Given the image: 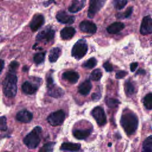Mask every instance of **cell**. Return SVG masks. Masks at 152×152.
Returning a JSON list of instances; mask_svg holds the SVG:
<instances>
[{"instance_id": "1", "label": "cell", "mask_w": 152, "mask_h": 152, "mask_svg": "<svg viewBox=\"0 0 152 152\" xmlns=\"http://www.w3.org/2000/svg\"><path fill=\"white\" fill-rule=\"evenodd\" d=\"M138 124L137 116L131 112H125L121 116V124L128 135H132L135 132Z\"/></svg>"}, {"instance_id": "2", "label": "cell", "mask_w": 152, "mask_h": 152, "mask_svg": "<svg viewBox=\"0 0 152 152\" xmlns=\"http://www.w3.org/2000/svg\"><path fill=\"white\" fill-rule=\"evenodd\" d=\"M17 77L15 72H10L6 75L2 85L3 91L8 97H14L17 91Z\"/></svg>"}, {"instance_id": "3", "label": "cell", "mask_w": 152, "mask_h": 152, "mask_svg": "<svg viewBox=\"0 0 152 152\" xmlns=\"http://www.w3.org/2000/svg\"><path fill=\"white\" fill-rule=\"evenodd\" d=\"M42 132V128L40 126H36L30 133H28L24 138V144L30 149L36 148L40 143V135Z\"/></svg>"}, {"instance_id": "4", "label": "cell", "mask_w": 152, "mask_h": 152, "mask_svg": "<svg viewBox=\"0 0 152 152\" xmlns=\"http://www.w3.org/2000/svg\"><path fill=\"white\" fill-rule=\"evenodd\" d=\"M87 45L86 42L84 39H80L78 40L71 50L72 56L77 59L82 58L87 53Z\"/></svg>"}, {"instance_id": "5", "label": "cell", "mask_w": 152, "mask_h": 152, "mask_svg": "<svg viewBox=\"0 0 152 152\" xmlns=\"http://www.w3.org/2000/svg\"><path fill=\"white\" fill-rule=\"evenodd\" d=\"M65 118V114L62 110H59L50 113L47 118L48 122L52 126L61 125Z\"/></svg>"}, {"instance_id": "6", "label": "cell", "mask_w": 152, "mask_h": 152, "mask_svg": "<svg viewBox=\"0 0 152 152\" xmlns=\"http://www.w3.org/2000/svg\"><path fill=\"white\" fill-rule=\"evenodd\" d=\"M106 0H90L87 16L92 18L103 7Z\"/></svg>"}, {"instance_id": "7", "label": "cell", "mask_w": 152, "mask_h": 152, "mask_svg": "<svg viewBox=\"0 0 152 152\" xmlns=\"http://www.w3.org/2000/svg\"><path fill=\"white\" fill-rule=\"evenodd\" d=\"M91 115L99 126H103L106 123V116L103 109L100 106L94 107L91 112Z\"/></svg>"}, {"instance_id": "8", "label": "cell", "mask_w": 152, "mask_h": 152, "mask_svg": "<svg viewBox=\"0 0 152 152\" xmlns=\"http://www.w3.org/2000/svg\"><path fill=\"white\" fill-rule=\"evenodd\" d=\"M55 36V31L51 28L46 27L40 31L36 36V40L49 42L52 40Z\"/></svg>"}, {"instance_id": "9", "label": "cell", "mask_w": 152, "mask_h": 152, "mask_svg": "<svg viewBox=\"0 0 152 152\" xmlns=\"http://www.w3.org/2000/svg\"><path fill=\"white\" fill-rule=\"evenodd\" d=\"M140 33L143 35L152 33V18L150 16L147 15L143 18L140 27Z\"/></svg>"}, {"instance_id": "10", "label": "cell", "mask_w": 152, "mask_h": 152, "mask_svg": "<svg viewBox=\"0 0 152 152\" xmlns=\"http://www.w3.org/2000/svg\"><path fill=\"white\" fill-rule=\"evenodd\" d=\"M44 23V17L41 14H36L31 20L30 23V27L33 31H36L43 25Z\"/></svg>"}, {"instance_id": "11", "label": "cell", "mask_w": 152, "mask_h": 152, "mask_svg": "<svg viewBox=\"0 0 152 152\" xmlns=\"http://www.w3.org/2000/svg\"><path fill=\"white\" fill-rule=\"evenodd\" d=\"M56 20L62 24H72L75 21V17L72 15H69L65 11H59L56 15Z\"/></svg>"}, {"instance_id": "12", "label": "cell", "mask_w": 152, "mask_h": 152, "mask_svg": "<svg viewBox=\"0 0 152 152\" xmlns=\"http://www.w3.org/2000/svg\"><path fill=\"white\" fill-rule=\"evenodd\" d=\"M80 28L82 31L94 34L96 32L97 26L96 25L90 21H83L80 24Z\"/></svg>"}, {"instance_id": "13", "label": "cell", "mask_w": 152, "mask_h": 152, "mask_svg": "<svg viewBox=\"0 0 152 152\" xmlns=\"http://www.w3.org/2000/svg\"><path fill=\"white\" fill-rule=\"evenodd\" d=\"M17 120L24 123L30 122L33 119V115L31 112L27 110H22L19 111L16 115Z\"/></svg>"}, {"instance_id": "14", "label": "cell", "mask_w": 152, "mask_h": 152, "mask_svg": "<svg viewBox=\"0 0 152 152\" xmlns=\"http://www.w3.org/2000/svg\"><path fill=\"white\" fill-rule=\"evenodd\" d=\"M86 0H74L72 4L68 8V11L70 12L75 13L81 11L86 5Z\"/></svg>"}, {"instance_id": "15", "label": "cell", "mask_w": 152, "mask_h": 152, "mask_svg": "<svg viewBox=\"0 0 152 152\" xmlns=\"http://www.w3.org/2000/svg\"><path fill=\"white\" fill-rule=\"evenodd\" d=\"M79 75L74 71H68L63 73L62 78L72 84H75L79 79Z\"/></svg>"}, {"instance_id": "16", "label": "cell", "mask_w": 152, "mask_h": 152, "mask_svg": "<svg viewBox=\"0 0 152 152\" xmlns=\"http://www.w3.org/2000/svg\"><path fill=\"white\" fill-rule=\"evenodd\" d=\"M125 25L121 22H115L107 27V31L110 34H116L124 29Z\"/></svg>"}, {"instance_id": "17", "label": "cell", "mask_w": 152, "mask_h": 152, "mask_svg": "<svg viewBox=\"0 0 152 152\" xmlns=\"http://www.w3.org/2000/svg\"><path fill=\"white\" fill-rule=\"evenodd\" d=\"M75 33V30L72 27H64L61 31V37L64 40H68L71 39Z\"/></svg>"}, {"instance_id": "18", "label": "cell", "mask_w": 152, "mask_h": 152, "mask_svg": "<svg viewBox=\"0 0 152 152\" xmlns=\"http://www.w3.org/2000/svg\"><path fill=\"white\" fill-rule=\"evenodd\" d=\"M91 87L92 86L90 81L87 80L80 84L78 86V91L82 95H87L90 93Z\"/></svg>"}, {"instance_id": "19", "label": "cell", "mask_w": 152, "mask_h": 152, "mask_svg": "<svg viewBox=\"0 0 152 152\" xmlns=\"http://www.w3.org/2000/svg\"><path fill=\"white\" fill-rule=\"evenodd\" d=\"M23 91L27 94H32L37 90V86L29 81H25L22 85Z\"/></svg>"}, {"instance_id": "20", "label": "cell", "mask_w": 152, "mask_h": 152, "mask_svg": "<svg viewBox=\"0 0 152 152\" xmlns=\"http://www.w3.org/2000/svg\"><path fill=\"white\" fill-rule=\"evenodd\" d=\"M81 148L80 144L72 143V142H64L62 144L61 149L65 151H78Z\"/></svg>"}, {"instance_id": "21", "label": "cell", "mask_w": 152, "mask_h": 152, "mask_svg": "<svg viewBox=\"0 0 152 152\" xmlns=\"http://www.w3.org/2000/svg\"><path fill=\"white\" fill-rule=\"evenodd\" d=\"M91 132V130L90 129L85 130L77 129L73 132V135L78 140H83L88 137L90 135Z\"/></svg>"}, {"instance_id": "22", "label": "cell", "mask_w": 152, "mask_h": 152, "mask_svg": "<svg viewBox=\"0 0 152 152\" xmlns=\"http://www.w3.org/2000/svg\"><path fill=\"white\" fill-rule=\"evenodd\" d=\"M48 94L49 96L53 97H59L64 94V91L61 88L57 87L56 85L48 88Z\"/></svg>"}, {"instance_id": "23", "label": "cell", "mask_w": 152, "mask_h": 152, "mask_svg": "<svg viewBox=\"0 0 152 152\" xmlns=\"http://www.w3.org/2000/svg\"><path fill=\"white\" fill-rule=\"evenodd\" d=\"M61 53V50L59 48H52L49 55V60L50 62H55Z\"/></svg>"}, {"instance_id": "24", "label": "cell", "mask_w": 152, "mask_h": 152, "mask_svg": "<svg viewBox=\"0 0 152 152\" xmlns=\"http://www.w3.org/2000/svg\"><path fill=\"white\" fill-rule=\"evenodd\" d=\"M143 150L147 152H152V135L147 138L142 144Z\"/></svg>"}, {"instance_id": "25", "label": "cell", "mask_w": 152, "mask_h": 152, "mask_svg": "<svg viewBox=\"0 0 152 152\" xmlns=\"http://www.w3.org/2000/svg\"><path fill=\"white\" fill-rule=\"evenodd\" d=\"M125 91L128 96H130L134 93L135 88L133 84L129 81H126L125 83Z\"/></svg>"}, {"instance_id": "26", "label": "cell", "mask_w": 152, "mask_h": 152, "mask_svg": "<svg viewBox=\"0 0 152 152\" xmlns=\"http://www.w3.org/2000/svg\"><path fill=\"white\" fill-rule=\"evenodd\" d=\"M144 106L150 110L152 109V93L147 94L143 100Z\"/></svg>"}, {"instance_id": "27", "label": "cell", "mask_w": 152, "mask_h": 152, "mask_svg": "<svg viewBox=\"0 0 152 152\" xmlns=\"http://www.w3.org/2000/svg\"><path fill=\"white\" fill-rule=\"evenodd\" d=\"M102 76V71L100 69H96L93 70L90 74V78L91 80L97 81H99Z\"/></svg>"}, {"instance_id": "28", "label": "cell", "mask_w": 152, "mask_h": 152, "mask_svg": "<svg viewBox=\"0 0 152 152\" xmlns=\"http://www.w3.org/2000/svg\"><path fill=\"white\" fill-rule=\"evenodd\" d=\"M97 64V60L94 58H91L89 59H88L87 61H86L83 64V66L86 68H93Z\"/></svg>"}, {"instance_id": "29", "label": "cell", "mask_w": 152, "mask_h": 152, "mask_svg": "<svg viewBox=\"0 0 152 152\" xmlns=\"http://www.w3.org/2000/svg\"><path fill=\"white\" fill-rule=\"evenodd\" d=\"M45 52H40V53H36L34 57H33V61L34 62L37 64H39L40 63H42L45 59Z\"/></svg>"}, {"instance_id": "30", "label": "cell", "mask_w": 152, "mask_h": 152, "mask_svg": "<svg viewBox=\"0 0 152 152\" xmlns=\"http://www.w3.org/2000/svg\"><path fill=\"white\" fill-rule=\"evenodd\" d=\"M55 142H49L48 143L45 144L43 145V147L39 150V151L46 152V151H52L53 150V146L55 145Z\"/></svg>"}, {"instance_id": "31", "label": "cell", "mask_w": 152, "mask_h": 152, "mask_svg": "<svg viewBox=\"0 0 152 152\" xmlns=\"http://www.w3.org/2000/svg\"><path fill=\"white\" fill-rule=\"evenodd\" d=\"M127 4V0H115L114 6L117 10L122 9Z\"/></svg>"}, {"instance_id": "32", "label": "cell", "mask_w": 152, "mask_h": 152, "mask_svg": "<svg viewBox=\"0 0 152 152\" xmlns=\"http://www.w3.org/2000/svg\"><path fill=\"white\" fill-rule=\"evenodd\" d=\"M132 7H129L124 13L123 14H118L117 15V17L118 18H128L129 17L131 14H132Z\"/></svg>"}, {"instance_id": "33", "label": "cell", "mask_w": 152, "mask_h": 152, "mask_svg": "<svg viewBox=\"0 0 152 152\" xmlns=\"http://www.w3.org/2000/svg\"><path fill=\"white\" fill-rule=\"evenodd\" d=\"M106 104L107 105L111 108H113L115 107L116 106H118V104L119 103V102L117 100V99H108L106 101Z\"/></svg>"}, {"instance_id": "34", "label": "cell", "mask_w": 152, "mask_h": 152, "mask_svg": "<svg viewBox=\"0 0 152 152\" xmlns=\"http://www.w3.org/2000/svg\"><path fill=\"white\" fill-rule=\"evenodd\" d=\"M1 130L2 131H4L7 130V120L5 116H3L1 118V126H0Z\"/></svg>"}, {"instance_id": "35", "label": "cell", "mask_w": 152, "mask_h": 152, "mask_svg": "<svg viewBox=\"0 0 152 152\" xmlns=\"http://www.w3.org/2000/svg\"><path fill=\"white\" fill-rule=\"evenodd\" d=\"M19 64L17 61H12L9 65V70L10 72H15L17 68H18Z\"/></svg>"}, {"instance_id": "36", "label": "cell", "mask_w": 152, "mask_h": 152, "mask_svg": "<svg viewBox=\"0 0 152 152\" xmlns=\"http://www.w3.org/2000/svg\"><path fill=\"white\" fill-rule=\"evenodd\" d=\"M103 67L106 69V71L107 72H111L113 71V66L109 62H106L103 64Z\"/></svg>"}, {"instance_id": "37", "label": "cell", "mask_w": 152, "mask_h": 152, "mask_svg": "<svg viewBox=\"0 0 152 152\" xmlns=\"http://www.w3.org/2000/svg\"><path fill=\"white\" fill-rule=\"evenodd\" d=\"M127 74V72L125 71H119L116 72L115 77L117 79H121L124 78L126 75Z\"/></svg>"}, {"instance_id": "38", "label": "cell", "mask_w": 152, "mask_h": 152, "mask_svg": "<svg viewBox=\"0 0 152 152\" xmlns=\"http://www.w3.org/2000/svg\"><path fill=\"white\" fill-rule=\"evenodd\" d=\"M55 86L54 83H53V79L51 77H49L48 78H47V87L48 88L52 87V86Z\"/></svg>"}, {"instance_id": "39", "label": "cell", "mask_w": 152, "mask_h": 152, "mask_svg": "<svg viewBox=\"0 0 152 152\" xmlns=\"http://www.w3.org/2000/svg\"><path fill=\"white\" fill-rule=\"evenodd\" d=\"M138 66V63L137 62H133L130 65V69L132 72H134L135 69L137 68V67Z\"/></svg>"}, {"instance_id": "40", "label": "cell", "mask_w": 152, "mask_h": 152, "mask_svg": "<svg viewBox=\"0 0 152 152\" xmlns=\"http://www.w3.org/2000/svg\"><path fill=\"white\" fill-rule=\"evenodd\" d=\"M91 97L93 100H98L101 97V95L100 93H93Z\"/></svg>"}, {"instance_id": "41", "label": "cell", "mask_w": 152, "mask_h": 152, "mask_svg": "<svg viewBox=\"0 0 152 152\" xmlns=\"http://www.w3.org/2000/svg\"><path fill=\"white\" fill-rule=\"evenodd\" d=\"M145 73V71L143 69H139L136 74H144Z\"/></svg>"}, {"instance_id": "42", "label": "cell", "mask_w": 152, "mask_h": 152, "mask_svg": "<svg viewBox=\"0 0 152 152\" xmlns=\"http://www.w3.org/2000/svg\"><path fill=\"white\" fill-rule=\"evenodd\" d=\"M1 72L4 66V61L3 60H1Z\"/></svg>"}, {"instance_id": "43", "label": "cell", "mask_w": 152, "mask_h": 152, "mask_svg": "<svg viewBox=\"0 0 152 152\" xmlns=\"http://www.w3.org/2000/svg\"><path fill=\"white\" fill-rule=\"evenodd\" d=\"M108 145H109V146H110V145H111V143H110V144H108Z\"/></svg>"}]
</instances>
